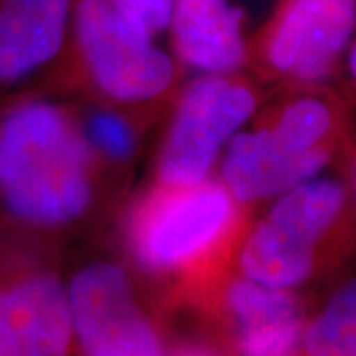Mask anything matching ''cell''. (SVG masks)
I'll return each instance as SVG.
<instances>
[{
  "instance_id": "cell-11",
  "label": "cell",
  "mask_w": 356,
  "mask_h": 356,
  "mask_svg": "<svg viewBox=\"0 0 356 356\" xmlns=\"http://www.w3.org/2000/svg\"><path fill=\"white\" fill-rule=\"evenodd\" d=\"M240 356H295L303 339L301 307L289 289L240 277L226 287Z\"/></svg>"
},
{
  "instance_id": "cell-6",
  "label": "cell",
  "mask_w": 356,
  "mask_h": 356,
  "mask_svg": "<svg viewBox=\"0 0 356 356\" xmlns=\"http://www.w3.org/2000/svg\"><path fill=\"white\" fill-rule=\"evenodd\" d=\"M257 97L242 79L204 74L182 91L156 161V182L208 178L220 151L254 115Z\"/></svg>"
},
{
  "instance_id": "cell-15",
  "label": "cell",
  "mask_w": 356,
  "mask_h": 356,
  "mask_svg": "<svg viewBox=\"0 0 356 356\" xmlns=\"http://www.w3.org/2000/svg\"><path fill=\"white\" fill-rule=\"evenodd\" d=\"M119 2L154 36L168 28L177 0H119Z\"/></svg>"
},
{
  "instance_id": "cell-7",
  "label": "cell",
  "mask_w": 356,
  "mask_h": 356,
  "mask_svg": "<svg viewBox=\"0 0 356 356\" xmlns=\"http://www.w3.org/2000/svg\"><path fill=\"white\" fill-rule=\"evenodd\" d=\"M72 331L83 356H165L161 334L140 307L125 267L95 259L70 281Z\"/></svg>"
},
{
  "instance_id": "cell-10",
  "label": "cell",
  "mask_w": 356,
  "mask_h": 356,
  "mask_svg": "<svg viewBox=\"0 0 356 356\" xmlns=\"http://www.w3.org/2000/svg\"><path fill=\"white\" fill-rule=\"evenodd\" d=\"M74 0H0V91L22 88L62 54Z\"/></svg>"
},
{
  "instance_id": "cell-17",
  "label": "cell",
  "mask_w": 356,
  "mask_h": 356,
  "mask_svg": "<svg viewBox=\"0 0 356 356\" xmlns=\"http://www.w3.org/2000/svg\"><path fill=\"white\" fill-rule=\"evenodd\" d=\"M348 67H350V74L355 76L356 79V42L355 46H353V50H350V60H348Z\"/></svg>"
},
{
  "instance_id": "cell-2",
  "label": "cell",
  "mask_w": 356,
  "mask_h": 356,
  "mask_svg": "<svg viewBox=\"0 0 356 356\" xmlns=\"http://www.w3.org/2000/svg\"><path fill=\"white\" fill-rule=\"evenodd\" d=\"M238 202L222 180L156 182L129 218V243L145 271L168 275L216 255L232 238Z\"/></svg>"
},
{
  "instance_id": "cell-14",
  "label": "cell",
  "mask_w": 356,
  "mask_h": 356,
  "mask_svg": "<svg viewBox=\"0 0 356 356\" xmlns=\"http://www.w3.org/2000/svg\"><path fill=\"white\" fill-rule=\"evenodd\" d=\"M89 151L107 165H129L139 147L137 131L125 115L113 109H95L79 121Z\"/></svg>"
},
{
  "instance_id": "cell-5",
  "label": "cell",
  "mask_w": 356,
  "mask_h": 356,
  "mask_svg": "<svg viewBox=\"0 0 356 356\" xmlns=\"http://www.w3.org/2000/svg\"><path fill=\"white\" fill-rule=\"evenodd\" d=\"M343 186L334 180H305L280 194L240 252L243 277L275 289H291L313 271L318 240L339 218Z\"/></svg>"
},
{
  "instance_id": "cell-4",
  "label": "cell",
  "mask_w": 356,
  "mask_h": 356,
  "mask_svg": "<svg viewBox=\"0 0 356 356\" xmlns=\"http://www.w3.org/2000/svg\"><path fill=\"white\" fill-rule=\"evenodd\" d=\"M74 38L81 64L103 97L153 103L172 89L177 65L119 0H74Z\"/></svg>"
},
{
  "instance_id": "cell-1",
  "label": "cell",
  "mask_w": 356,
  "mask_h": 356,
  "mask_svg": "<svg viewBox=\"0 0 356 356\" xmlns=\"http://www.w3.org/2000/svg\"><path fill=\"white\" fill-rule=\"evenodd\" d=\"M97 161L62 103L20 97L0 113V228L56 234L95 202Z\"/></svg>"
},
{
  "instance_id": "cell-13",
  "label": "cell",
  "mask_w": 356,
  "mask_h": 356,
  "mask_svg": "<svg viewBox=\"0 0 356 356\" xmlns=\"http://www.w3.org/2000/svg\"><path fill=\"white\" fill-rule=\"evenodd\" d=\"M301 343L307 356H356V277L334 293Z\"/></svg>"
},
{
  "instance_id": "cell-8",
  "label": "cell",
  "mask_w": 356,
  "mask_h": 356,
  "mask_svg": "<svg viewBox=\"0 0 356 356\" xmlns=\"http://www.w3.org/2000/svg\"><path fill=\"white\" fill-rule=\"evenodd\" d=\"M356 0H285L269 24V65L297 79H321L353 38Z\"/></svg>"
},
{
  "instance_id": "cell-9",
  "label": "cell",
  "mask_w": 356,
  "mask_h": 356,
  "mask_svg": "<svg viewBox=\"0 0 356 356\" xmlns=\"http://www.w3.org/2000/svg\"><path fill=\"white\" fill-rule=\"evenodd\" d=\"M72 341L67 289L54 273L0 281V356H67Z\"/></svg>"
},
{
  "instance_id": "cell-16",
  "label": "cell",
  "mask_w": 356,
  "mask_h": 356,
  "mask_svg": "<svg viewBox=\"0 0 356 356\" xmlns=\"http://www.w3.org/2000/svg\"><path fill=\"white\" fill-rule=\"evenodd\" d=\"M172 356H216L210 348H204V346H196V344H188V346H182L180 350H177Z\"/></svg>"
},
{
  "instance_id": "cell-12",
  "label": "cell",
  "mask_w": 356,
  "mask_h": 356,
  "mask_svg": "<svg viewBox=\"0 0 356 356\" xmlns=\"http://www.w3.org/2000/svg\"><path fill=\"white\" fill-rule=\"evenodd\" d=\"M168 28L178 58L204 74L228 76L245 64L242 13L229 0H177Z\"/></svg>"
},
{
  "instance_id": "cell-3",
  "label": "cell",
  "mask_w": 356,
  "mask_h": 356,
  "mask_svg": "<svg viewBox=\"0 0 356 356\" xmlns=\"http://www.w3.org/2000/svg\"><path fill=\"white\" fill-rule=\"evenodd\" d=\"M331 127V109L321 99L289 103L269 127L238 131L228 140L222 184L238 204L280 196L325 166Z\"/></svg>"
}]
</instances>
